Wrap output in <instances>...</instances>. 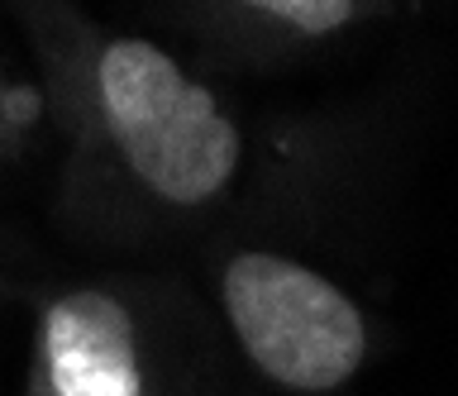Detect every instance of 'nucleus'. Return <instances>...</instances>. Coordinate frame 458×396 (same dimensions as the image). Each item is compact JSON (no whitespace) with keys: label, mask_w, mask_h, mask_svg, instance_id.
Wrapping results in <instances>:
<instances>
[{"label":"nucleus","mask_w":458,"mask_h":396,"mask_svg":"<svg viewBox=\"0 0 458 396\" xmlns=\"http://www.w3.org/2000/svg\"><path fill=\"white\" fill-rule=\"evenodd\" d=\"M86 101L120 173L157 206L196 210L239 167V130L215 96L148 38H106L86 58Z\"/></svg>","instance_id":"f257e3e1"},{"label":"nucleus","mask_w":458,"mask_h":396,"mask_svg":"<svg viewBox=\"0 0 458 396\" xmlns=\"http://www.w3.org/2000/svg\"><path fill=\"white\" fill-rule=\"evenodd\" d=\"M243 353L286 392H335L368 353V324L329 277L277 253H239L220 282Z\"/></svg>","instance_id":"f03ea898"},{"label":"nucleus","mask_w":458,"mask_h":396,"mask_svg":"<svg viewBox=\"0 0 458 396\" xmlns=\"http://www.w3.org/2000/svg\"><path fill=\"white\" fill-rule=\"evenodd\" d=\"M34 396H148L139 324L114 291L72 287L38 316Z\"/></svg>","instance_id":"7ed1b4c3"},{"label":"nucleus","mask_w":458,"mask_h":396,"mask_svg":"<svg viewBox=\"0 0 458 396\" xmlns=\"http://www.w3.org/2000/svg\"><path fill=\"white\" fill-rule=\"evenodd\" d=\"M243 5L263 10L301 34H335L353 20V0H243Z\"/></svg>","instance_id":"20e7f679"},{"label":"nucleus","mask_w":458,"mask_h":396,"mask_svg":"<svg viewBox=\"0 0 458 396\" xmlns=\"http://www.w3.org/2000/svg\"><path fill=\"white\" fill-rule=\"evenodd\" d=\"M20 120H24V110H20V101H14V96L0 87V148L10 144V134L20 130Z\"/></svg>","instance_id":"39448f33"}]
</instances>
